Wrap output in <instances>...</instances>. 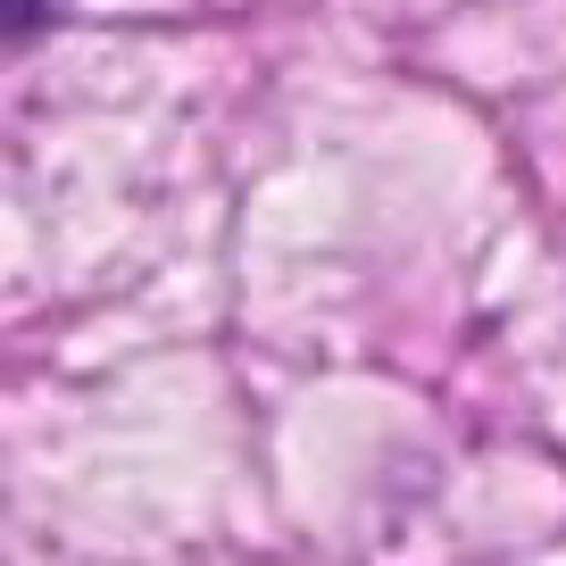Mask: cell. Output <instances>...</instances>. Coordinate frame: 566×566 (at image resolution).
Returning <instances> with one entry per match:
<instances>
[{
  "mask_svg": "<svg viewBox=\"0 0 566 566\" xmlns=\"http://www.w3.org/2000/svg\"><path fill=\"white\" fill-rule=\"evenodd\" d=\"M34 18H42V0H25V25H34Z\"/></svg>",
  "mask_w": 566,
  "mask_h": 566,
  "instance_id": "cell-1",
  "label": "cell"
}]
</instances>
